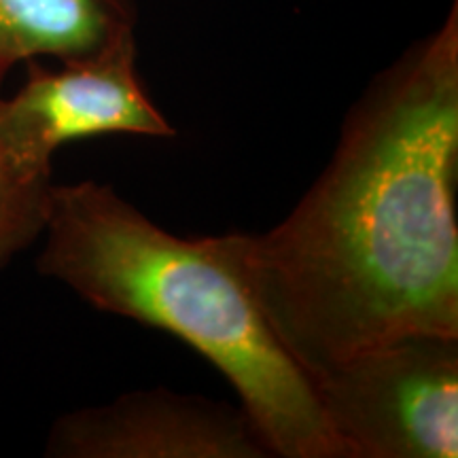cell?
Masks as SVG:
<instances>
[{"label":"cell","instance_id":"8992f818","mask_svg":"<svg viewBox=\"0 0 458 458\" xmlns=\"http://www.w3.org/2000/svg\"><path fill=\"white\" fill-rule=\"evenodd\" d=\"M134 26L136 0H0V91L21 62L94 55Z\"/></svg>","mask_w":458,"mask_h":458},{"label":"cell","instance_id":"6da1fadb","mask_svg":"<svg viewBox=\"0 0 458 458\" xmlns=\"http://www.w3.org/2000/svg\"><path fill=\"white\" fill-rule=\"evenodd\" d=\"M458 7L377 74L286 219L238 233L259 301L310 371L403 335L458 337Z\"/></svg>","mask_w":458,"mask_h":458},{"label":"cell","instance_id":"7a4b0ae2","mask_svg":"<svg viewBox=\"0 0 458 458\" xmlns=\"http://www.w3.org/2000/svg\"><path fill=\"white\" fill-rule=\"evenodd\" d=\"M37 270L100 312L172 334L236 388L272 456L351 458L263 310L238 233L179 238L111 185H51Z\"/></svg>","mask_w":458,"mask_h":458},{"label":"cell","instance_id":"5b68a950","mask_svg":"<svg viewBox=\"0 0 458 458\" xmlns=\"http://www.w3.org/2000/svg\"><path fill=\"white\" fill-rule=\"evenodd\" d=\"M51 458H267L242 408L153 388L55 418Z\"/></svg>","mask_w":458,"mask_h":458},{"label":"cell","instance_id":"52a82bcc","mask_svg":"<svg viewBox=\"0 0 458 458\" xmlns=\"http://www.w3.org/2000/svg\"><path fill=\"white\" fill-rule=\"evenodd\" d=\"M51 185V176L21 170L0 148V270L41 238Z\"/></svg>","mask_w":458,"mask_h":458},{"label":"cell","instance_id":"277c9868","mask_svg":"<svg viewBox=\"0 0 458 458\" xmlns=\"http://www.w3.org/2000/svg\"><path fill=\"white\" fill-rule=\"evenodd\" d=\"M26 64L24 85L9 98L0 96V148L30 174L51 176L55 151L72 140L176 134L142 88L134 34L94 55L60 62V68Z\"/></svg>","mask_w":458,"mask_h":458},{"label":"cell","instance_id":"3957f363","mask_svg":"<svg viewBox=\"0 0 458 458\" xmlns=\"http://www.w3.org/2000/svg\"><path fill=\"white\" fill-rule=\"evenodd\" d=\"M314 386L351 458L458 454V337L376 344L320 369Z\"/></svg>","mask_w":458,"mask_h":458}]
</instances>
